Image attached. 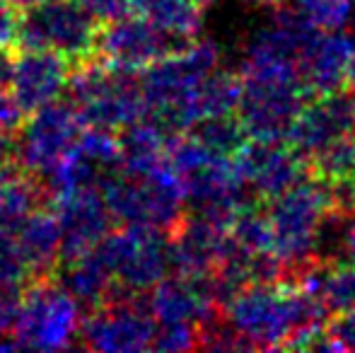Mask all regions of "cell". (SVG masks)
Wrapping results in <instances>:
<instances>
[{
  "mask_svg": "<svg viewBox=\"0 0 355 353\" xmlns=\"http://www.w3.org/2000/svg\"><path fill=\"white\" fill-rule=\"evenodd\" d=\"M230 240L252 257L273 255V230L259 201H249L230 221Z\"/></svg>",
  "mask_w": 355,
  "mask_h": 353,
  "instance_id": "21",
  "label": "cell"
},
{
  "mask_svg": "<svg viewBox=\"0 0 355 353\" xmlns=\"http://www.w3.org/2000/svg\"><path fill=\"white\" fill-rule=\"evenodd\" d=\"M309 175L322 179L324 184L355 182V133L334 141L307 157Z\"/></svg>",
  "mask_w": 355,
  "mask_h": 353,
  "instance_id": "22",
  "label": "cell"
},
{
  "mask_svg": "<svg viewBox=\"0 0 355 353\" xmlns=\"http://www.w3.org/2000/svg\"><path fill=\"white\" fill-rule=\"evenodd\" d=\"M99 24L78 0H44L19 10L17 49L53 51L73 66L94 56Z\"/></svg>",
  "mask_w": 355,
  "mask_h": 353,
  "instance_id": "4",
  "label": "cell"
},
{
  "mask_svg": "<svg viewBox=\"0 0 355 353\" xmlns=\"http://www.w3.org/2000/svg\"><path fill=\"white\" fill-rule=\"evenodd\" d=\"M232 165L244 189L259 203L273 201L309 175L307 160L283 141L247 138V143L232 155Z\"/></svg>",
  "mask_w": 355,
  "mask_h": 353,
  "instance_id": "10",
  "label": "cell"
},
{
  "mask_svg": "<svg viewBox=\"0 0 355 353\" xmlns=\"http://www.w3.org/2000/svg\"><path fill=\"white\" fill-rule=\"evenodd\" d=\"M244 3L259 5V8H276V5H281L283 0H244Z\"/></svg>",
  "mask_w": 355,
  "mask_h": 353,
  "instance_id": "31",
  "label": "cell"
},
{
  "mask_svg": "<svg viewBox=\"0 0 355 353\" xmlns=\"http://www.w3.org/2000/svg\"><path fill=\"white\" fill-rule=\"evenodd\" d=\"M355 133V92L341 89L304 102L290 121L285 138L307 160L334 141Z\"/></svg>",
  "mask_w": 355,
  "mask_h": 353,
  "instance_id": "12",
  "label": "cell"
},
{
  "mask_svg": "<svg viewBox=\"0 0 355 353\" xmlns=\"http://www.w3.org/2000/svg\"><path fill=\"white\" fill-rule=\"evenodd\" d=\"M92 252L112 271L114 286L126 293H148L169 273L167 235L148 225H114Z\"/></svg>",
  "mask_w": 355,
  "mask_h": 353,
  "instance_id": "6",
  "label": "cell"
},
{
  "mask_svg": "<svg viewBox=\"0 0 355 353\" xmlns=\"http://www.w3.org/2000/svg\"><path fill=\"white\" fill-rule=\"evenodd\" d=\"M196 3H198V5H201V8H208V5H213V3H215V0H196Z\"/></svg>",
  "mask_w": 355,
  "mask_h": 353,
  "instance_id": "33",
  "label": "cell"
},
{
  "mask_svg": "<svg viewBox=\"0 0 355 353\" xmlns=\"http://www.w3.org/2000/svg\"><path fill=\"white\" fill-rule=\"evenodd\" d=\"M290 8L322 32H336L351 19L353 0H290Z\"/></svg>",
  "mask_w": 355,
  "mask_h": 353,
  "instance_id": "24",
  "label": "cell"
},
{
  "mask_svg": "<svg viewBox=\"0 0 355 353\" xmlns=\"http://www.w3.org/2000/svg\"><path fill=\"white\" fill-rule=\"evenodd\" d=\"M126 12L150 22L155 29L187 44L198 37L203 22V8L196 0H123Z\"/></svg>",
  "mask_w": 355,
  "mask_h": 353,
  "instance_id": "19",
  "label": "cell"
},
{
  "mask_svg": "<svg viewBox=\"0 0 355 353\" xmlns=\"http://www.w3.org/2000/svg\"><path fill=\"white\" fill-rule=\"evenodd\" d=\"M353 5H355V0H353Z\"/></svg>",
  "mask_w": 355,
  "mask_h": 353,
  "instance_id": "34",
  "label": "cell"
},
{
  "mask_svg": "<svg viewBox=\"0 0 355 353\" xmlns=\"http://www.w3.org/2000/svg\"><path fill=\"white\" fill-rule=\"evenodd\" d=\"M187 133H191V136L196 138L198 143H203L208 150L218 153V155H227V157H232L234 153L247 143V131H244L237 114L201 119V121L189 128Z\"/></svg>",
  "mask_w": 355,
  "mask_h": 353,
  "instance_id": "23",
  "label": "cell"
},
{
  "mask_svg": "<svg viewBox=\"0 0 355 353\" xmlns=\"http://www.w3.org/2000/svg\"><path fill=\"white\" fill-rule=\"evenodd\" d=\"M61 225V252L58 266L78 259L87 250H92L104 235L114 227L109 208L104 203L102 189L97 184L83 187L78 191L61 196L51 203ZM56 266V268H58Z\"/></svg>",
  "mask_w": 355,
  "mask_h": 353,
  "instance_id": "14",
  "label": "cell"
},
{
  "mask_svg": "<svg viewBox=\"0 0 355 353\" xmlns=\"http://www.w3.org/2000/svg\"><path fill=\"white\" fill-rule=\"evenodd\" d=\"M15 5H17L19 10L22 8H29V5H37V3H44V0H12Z\"/></svg>",
  "mask_w": 355,
  "mask_h": 353,
  "instance_id": "32",
  "label": "cell"
},
{
  "mask_svg": "<svg viewBox=\"0 0 355 353\" xmlns=\"http://www.w3.org/2000/svg\"><path fill=\"white\" fill-rule=\"evenodd\" d=\"M353 310H355V307H353Z\"/></svg>",
  "mask_w": 355,
  "mask_h": 353,
  "instance_id": "35",
  "label": "cell"
},
{
  "mask_svg": "<svg viewBox=\"0 0 355 353\" xmlns=\"http://www.w3.org/2000/svg\"><path fill=\"white\" fill-rule=\"evenodd\" d=\"M71 73V61L53 51L17 49L10 56L8 89L19 102L24 114L63 97Z\"/></svg>",
  "mask_w": 355,
  "mask_h": 353,
  "instance_id": "15",
  "label": "cell"
},
{
  "mask_svg": "<svg viewBox=\"0 0 355 353\" xmlns=\"http://www.w3.org/2000/svg\"><path fill=\"white\" fill-rule=\"evenodd\" d=\"M157 322L148 312L145 293H126L114 286L112 295L80 320V346L102 353H138L153 346Z\"/></svg>",
  "mask_w": 355,
  "mask_h": 353,
  "instance_id": "7",
  "label": "cell"
},
{
  "mask_svg": "<svg viewBox=\"0 0 355 353\" xmlns=\"http://www.w3.org/2000/svg\"><path fill=\"white\" fill-rule=\"evenodd\" d=\"M19 8L12 0H0V53L12 56L17 51Z\"/></svg>",
  "mask_w": 355,
  "mask_h": 353,
  "instance_id": "27",
  "label": "cell"
},
{
  "mask_svg": "<svg viewBox=\"0 0 355 353\" xmlns=\"http://www.w3.org/2000/svg\"><path fill=\"white\" fill-rule=\"evenodd\" d=\"M19 300H22V286H8L0 283V339L10 336L17 320Z\"/></svg>",
  "mask_w": 355,
  "mask_h": 353,
  "instance_id": "28",
  "label": "cell"
},
{
  "mask_svg": "<svg viewBox=\"0 0 355 353\" xmlns=\"http://www.w3.org/2000/svg\"><path fill=\"white\" fill-rule=\"evenodd\" d=\"M268 203L266 216L273 230V255L281 261L285 278H290L319 259V242L324 240L331 218L341 213L334 206L327 184L312 175L300 179Z\"/></svg>",
  "mask_w": 355,
  "mask_h": 353,
  "instance_id": "2",
  "label": "cell"
},
{
  "mask_svg": "<svg viewBox=\"0 0 355 353\" xmlns=\"http://www.w3.org/2000/svg\"><path fill=\"white\" fill-rule=\"evenodd\" d=\"M220 63V49L213 42L182 44L138 73L148 117L159 121L169 133L187 131V107L201 80Z\"/></svg>",
  "mask_w": 355,
  "mask_h": 353,
  "instance_id": "3",
  "label": "cell"
},
{
  "mask_svg": "<svg viewBox=\"0 0 355 353\" xmlns=\"http://www.w3.org/2000/svg\"><path fill=\"white\" fill-rule=\"evenodd\" d=\"M179 46L182 44L155 29L150 22L126 12L99 24L94 56H99L107 66L116 71L141 73L150 63L167 56Z\"/></svg>",
  "mask_w": 355,
  "mask_h": 353,
  "instance_id": "11",
  "label": "cell"
},
{
  "mask_svg": "<svg viewBox=\"0 0 355 353\" xmlns=\"http://www.w3.org/2000/svg\"><path fill=\"white\" fill-rule=\"evenodd\" d=\"M346 89L355 92V34H351V58H348L346 71Z\"/></svg>",
  "mask_w": 355,
  "mask_h": 353,
  "instance_id": "30",
  "label": "cell"
},
{
  "mask_svg": "<svg viewBox=\"0 0 355 353\" xmlns=\"http://www.w3.org/2000/svg\"><path fill=\"white\" fill-rule=\"evenodd\" d=\"M0 283L22 288L29 283V268L15 240V230L0 232Z\"/></svg>",
  "mask_w": 355,
  "mask_h": 353,
  "instance_id": "26",
  "label": "cell"
},
{
  "mask_svg": "<svg viewBox=\"0 0 355 353\" xmlns=\"http://www.w3.org/2000/svg\"><path fill=\"white\" fill-rule=\"evenodd\" d=\"M15 240L29 268V281L49 278L56 273L58 252H61V225L51 203L34 208L15 227Z\"/></svg>",
  "mask_w": 355,
  "mask_h": 353,
  "instance_id": "18",
  "label": "cell"
},
{
  "mask_svg": "<svg viewBox=\"0 0 355 353\" xmlns=\"http://www.w3.org/2000/svg\"><path fill=\"white\" fill-rule=\"evenodd\" d=\"M348 58H351V34L343 29L319 32L300 58V80L309 97L346 89Z\"/></svg>",
  "mask_w": 355,
  "mask_h": 353,
  "instance_id": "17",
  "label": "cell"
},
{
  "mask_svg": "<svg viewBox=\"0 0 355 353\" xmlns=\"http://www.w3.org/2000/svg\"><path fill=\"white\" fill-rule=\"evenodd\" d=\"M327 315V307L317 298L288 278L249 283L220 307L225 325L247 344L249 351L283 349L295 332L322 327Z\"/></svg>",
  "mask_w": 355,
  "mask_h": 353,
  "instance_id": "1",
  "label": "cell"
},
{
  "mask_svg": "<svg viewBox=\"0 0 355 353\" xmlns=\"http://www.w3.org/2000/svg\"><path fill=\"white\" fill-rule=\"evenodd\" d=\"M201 344V329L191 322H169L155 329L153 336V351L164 353H184V351H196Z\"/></svg>",
  "mask_w": 355,
  "mask_h": 353,
  "instance_id": "25",
  "label": "cell"
},
{
  "mask_svg": "<svg viewBox=\"0 0 355 353\" xmlns=\"http://www.w3.org/2000/svg\"><path fill=\"white\" fill-rule=\"evenodd\" d=\"M230 250L227 225L203 213H184L167 232L169 268L179 276H208Z\"/></svg>",
  "mask_w": 355,
  "mask_h": 353,
  "instance_id": "13",
  "label": "cell"
},
{
  "mask_svg": "<svg viewBox=\"0 0 355 353\" xmlns=\"http://www.w3.org/2000/svg\"><path fill=\"white\" fill-rule=\"evenodd\" d=\"M343 247H346L348 259L355 264V213H353L351 223H348V227H346V235H343Z\"/></svg>",
  "mask_w": 355,
  "mask_h": 353,
  "instance_id": "29",
  "label": "cell"
},
{
  "mask_svg": "<svg viewBox=\"0 0 355 353\" xmlns=\"http://www.w3.org/2000/svg\"><path fill=\"white\" fill-rule=\"evenodd\" d=\"M83 310L56 276L34 278L22 288L17 320L10 332L19 349H71L78 336Z\"/></svg>",
  "mask_w": 355,
  "mask_h": 353,
  "instance_id": "5",
  "label": "cell"
},
{
  "mask_svg": "<svg viewBox=\"0 0 355 353\" xmlns=\"http://www.w3.org/2000/svg\"><path fill=\"white\" fill-rule=\"evenodd\" d=\"M239 94H242V78H239V73L215 68L213 73H208V76L203 78L201 85L193 92L191 102H189L187 131L191 126H196L201 119L237 114Z\"/></svg>",
  "mask_w": 355,
  "mask_h": 353,
  "instance_id": "20",
  "label": "cell"
},
{
  "mask_svg": "<svg viewBox=\"0 0 355 353\" xmlns=\"http://www.w3.org/2000/svg\"><path fill=\"white\" fill-rule=\"evenodd\" d=\"M83 123L68 99L58 97L27 114L17 133V165L37 177H46L49 170L63 157V153L78 141Z\"/></svg>",
  "mask_w": 355,
  "mask_h": 353,
  "instance_id": "8",
  "label": "cell"
},
{
  "mask_svg": "<svg viewBox=\"0 0 355 353\" xmlns=\"http://www.w3.org/2000/svg\"><path fill=\"white\" fill-rule=\"evenodd\" d=\"M145 305L157 325L191 322L201 329L220 315L206 276H164L145 293Z\"/></svg>",
  "mask_w": 355,
  "mask_h": 353,
  "instance_id": "16",
  "label": "cell"
},
{
  "mask_svg": "<svg viewBox=\"0 0 355 353\" xmlns=\"http://www.w3.org/2000/svg\"><path fill=\"white\" fill-rule=\"evenodd\" d=\"M242 78V76H239ZM302 80L285 78H242V94L237 119L247 138L254 141H283L297 109L307 102Z\"/></svg>",
  "mask_w": 355,
  "mask_h": 353,
  "instance_id": "9",
  "label": "cell"
}]
</instances>
